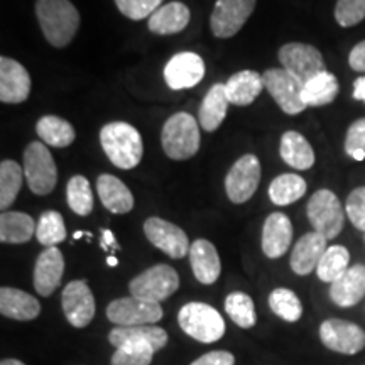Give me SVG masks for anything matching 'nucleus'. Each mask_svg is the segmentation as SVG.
Returning <instances> with one entry per match:
<instances>
[{
    "instance_id": "f257e3e1",
    "label": "nucleus",
    "mask_w": 365,
    "mask_h": 365,
    "mask_svg": "<svg viewBox=\"0 0 365 365\" xmlns=\"http://www.w3.org/2000/svg\"><path fill=\"white\" fill-rule=\"evenodd\" d=\"M41 31L54 48H65L80 27V12L70 0H38L36 2Z\"/></svg>"
},
{
    "instance_id": "f03ea898",
    "label": "nucleus",
    "mask_w": 365,
    "mask_h": 365,
    "mask_svg": "<svg viewBox=\"0 0 365 365\" xmlns=\"http://www.w3.org/2000/svg\"><path fill=\"white\" fill-rule=\"evenodd\" d=\"M100 144L113 166L120 170H132L143 159V137L127 122H110L103 125L100 130Z\"/></svg>"
},
{
    "instance_id": "7ed1b4c3",
    "label": "nucleus",
    "mask_w": 365,
    "mask_h": 365,
    "mask_svg": "<svg viewBox=\"0 0 365 365\" xmlns=\"http://www.w3.org/2000/svg\"><path fill=\"white\" fill-rule=\"evenodd\" d=\"M161 144L170 159L186 161L200 149V127L188 112H178L166 120L161 132Z\"/></svg>"
},
{
    "instance_id": "20e7f679",
    "label": "nucleus",
    "mask_w": 365,
    "mask_h": 365,
    "mask_svg": "<svg viewBox=\"0 0 365 365\" xmlns=\"http://www.w3.org/2000/svg\"><path fill=\"white\" fill-rule=\"evenodd\" d=\"M181 330L202 344H213L225 333V322L215 308L205 303H188L178 313Z\"/></svg>"
},
{
    "instance_id": "39448f33",
    "label": "nucleus",
    "mask_w": 365,
    "mask_h": 365,
    "mask_svg": "<svg viewBox=\"0 0 365 365\" xmlns=\"http://www.w3.org/2000/svg\"><path fill=\"white\" fill-rule=\"evenodd\" d=\"M180 287V276L168 264H158L149 267L129 282L130 296L134 298L150 301V303H161L175 294Z\"/></svg>"
},
{
    "instance_id": "423d86ee",
    "label": "nucleus",
    "mask_w": 365,
    "mask_h": 365,
    "mask_svg": "<svg viewBox=\"0 0 365 365\" xmlns=\"http://www.w3.org/2000/svg\"><path fill=\"white\" fill-rule=\"evenodd\" d=\"M24 176L34 195L44 196L54 190L58 182L56 163L43 143H31L24 150Z\"/></svg>"
},
{
    "instance_id": "0eeeda50",
    "label": "nucleus",
    "mask_w": 365,
    "mask_h": 365,
    "mask_svg": "<svg viewBox=\"0 0 365 365\" xmlns=\"http://www.w3.org/2000/svg\"><path fill=\"white\" fill-rule=\"evenodd\" d=\"M307 213L314 232L322 234L327 240L339 237L341 228H344V207H341L339 196L330 190H318L309 198Z\"/></svg>"
},
{
    "instance_id": "6e6552de",
    "label": "nucleus",
    "mask_w": 365,
    "mask_h": 365,
    "mask_svg": "<svg viewBox=\"0 0 365 365\" xmlns=\"http://www.w3.org/2000/svg\"><path fill=\"white\" fill-rule=\"evenodd\" d=\"M264 88H266L274 102L281 107V110L289 115H296L307 108L303 102V83L296 80L291 73H287L284 68H271L266 70L262 75Z\"/></svg>"
},
{
    "instance_id": "1a4fd4ad",
    "label": "nucleus",
    "mask_w": 365,
    "mask_h": 365,
    "mask_svg": "<svg viewBox=\"0 0 365 365\" xmlns=\"http://www.w3.org/2000/svg\"><path fill=\"white\" fill-rule=\"evenodd\" d=\"M279 63L287 73L307 83L319 73H325L327 66L323 61L322 53L312 44L304 43H289L279 49Z\"/></svg>"
},
{
    "instance_id": "9d476101",
    "label": "nucleus",
    "mask_w": 365,
    "mask_h": 365,
    "mask_svg": "<svg viewBox=\"0 0 365 365\" xmlns=\"http://www.w3.org/2000/svg\"><path fill=\"white\" fill-rule=\"evenodd\" d=\"M261 182V163L254 154L237 159L225 178V190L232 203H245L252 198Z\"/></svg>"
},
{
    "instance_id": "9b49d317",
    "label": "nucleus",
    "mask_w": 365,
    "mask_h": 365,
    "mask_svg": "<svg viewBox=\"0 0 365 365\" xmlns=\"http://www.w3.org/2000/svg\"><path fill=\"white\" fill-rule=\"evenodd\" d=\"M107 318L117 327H148L163 318V308L159 303L129 296L112 301L107 307Z\"/></svg>"
},
{
    "instance_id": "f8f14e48",
    "label": "nucleus",
    "mask_w": 365,
    "mask_h": 365,
    "mask_svg": "<svg viewBox=\"0 0 365 365\" xmlns=\"http://www.w3.org/2000/svg\"><path fill=\"white\" fill-rule=\"evenodd\" d=\"M257 0H217L210 27L217 38L227 39L235 36L252 16Z\"/></svg>"
},
{
    "instance_id": "ddd939ff",
    "label": "nucleus",
    "mask_w": 365,
    "mask_h": 365,
    "mask_svg": "<svg viewBox=\"0 0 365 365\" xmlns=\"http://www.w3.org/2000/svg\"><path fill=\"white\" fill-rule=\"evenodd\" d=\"M319 339L333 352L355 355L365 349V331L355 323L331 318L319 327Z\"/></svg>"
},
{
    "instance_id": "4468645a",
    "label": "nucleus",
    "mask_w": 365,
    "mask_h": 365,
    "mask_svg": "<svg viewBox=\"0 0 365 365\" xmlns=\"http://www.w3.org/2000/svg\"><path fill=\"white\" fill-rule=\"evenodd\" d=\"M144 234L154 247L163 250L171 259H181L186 254H190L191 244L188 235L175 223L158 217H150L144 223Z\"/></svg>"
},
{
    "instance_id": "2eb2a0df",
    "label": "nucleus",
    "mask_w": 365,
    "mask_h": 365,
    "mask_svg": "<svg viewBox=\"0 0 365 365\" xmlns=\"http://www.w3.org/2000/svg\"><path fill=\"white\" fill-rule=\"evenodd\" d=\"M205 61L196 53H178L164 68V80L171 90L193 88L203 80Z\"/></svg>"
},
{
    "instance_id": "dca6fc26",
    "label": "nucleus",
    "mask_w": 365,
    "mask_h": 365,
    "mask_svg": "<svg viewBox=\"0 0 365 365\" xmlns=\"http://www.w3.org/2000/svg\"><path fill=\"white\" fill-rule=\"evenodd\" d=\"M63 312L75 328H85L95 317V298L85 281H71L63 289Z\"/></svg>"
},
{
    "instance_id": "f3484780",
    "label": "nucleus",
    "mask_w": 365,
    "mask_h": 365,
    "mask_svg": "<svg viewBox=\"0 0 365 365\" xmlns=\"http://www.w3.org/2000/svg\"><path fill=\"white\" fill-rule=\"evenodd\" d=\"M31 76L16 59L0 58V100L2 103H22L29 98Z\"/></svg>"
},
{
    "instance_id": "a211bd4d",
    "label": "nucleus",
    "mask_w": 365,
    "mask_h": 365,
    "mask_svg": "<svg viewBox=\"0 0 365 365\" xmlns=\"http://www.w3.org/2000/svg\"><path fill=\"white\" fill-rule=\"evenodd\" d=\"M65 272V257L58 247H46L34 266V289L41 296H51Z\"/></svg>"
},
{
    "instance_id": "6ab92c4d",
    "label": "nucleus",
    "mask_w": 365,
    "mask_h": 365,
    "mask_svg": "<svg viewBox=\"0 0 365 365\" xmlns=\"http://www.w3.org/2000/svg\"><path fill=\"white\" fill-rule=\"evenodd\" d=\"M108 340L115 349L120 346H143L154 352L168 344L166 330L159 327H115L108 333Z\"/></svg>"
},
{
    "instance_id": "aec40b11",
    "label": "nucleus",
    "mask_w": 365,
    "mask_h": 365,
    "mask_svg": "<svg viewBox=\"0 0 365 365\" xmlns=\"http://www.w3.org/2000/svg\"><path fill=\"white\" fill-rule=\"evenodd\" d=\"M293 240V225L284 213H271L262 227V252L269 259H279L287 252Z\"/></svg>"
},
{
    "instance_id": "412c9836",
    "label": "nucleus",
    "mask_w": 365,
    "mask_h": 365,
    "mask_svg": "<svg viewBox=\"0 0 365 365\" xmlns=\"http://www.w3.org/2000/svg\"><path fill=\"white\" fill-rule=\"evenodd\" d=\"M327 249V239L322 234H318V232L304 234L296 242L293 252H291V269L298 276H308L309 272L317 271Z\"/></svg>"
},
{
    "instance_id": "4be33fe9",
    "label": "nucleus",
    "mask_w": 365,
    "mask_h": 365,
    "mask_svg": "<svg viewBox=\"0 0 365 365\" xmlns=\"http://www.w3.org/2000/svg\"><path fill=\"white\" fill-rule=\"evenodd\" d=\"M365 296V266L355 264L330 287V298L336 307L350 308L359 304Z\"/></svg>"
},
{
    "instance_id": "5701e85b",
    "label": "nucleus",
    "mask_w": 365,
    "mask_h": 365,
    "mask_svg": "<svg viewBox=\"0 0 365 365\" xmlns=\"http://www.w3.org/2000/svg\"><path fill=\"white\" fill-rule=\"evenodd\" d=\"M188 255L195 277L202 284H213L220 277V257H218L215 245L212 242L205 239L195 240L191 244Z\"/></svg>"
},
{
    "instance_id": "b1692460",
    "label": "nucleus",
    "mask_w": 365,
    "mask_h": 365,
    "mask_svg": "<svg viewBox=\"0 0 365 365\" xmlns=\"http://www.w3.org/2000/svg\"><path fill=\"white\" fill-rule=\"evenodd\" d=\"M0 313L4 317L17 319V322H29L39 317V301L26 291L16 287H2L0 289Z\"/></svg>"
},
{
    "instance_id": "393cba45",
    "label": "nucleus",
    "mask_w": 365,
    "mask_h": 365,
    "mask_svg": "<svg viewBox=\"0 0 365 365\" xmlns=\"http://www.w3.org/2000/svg\"><path fill=\"white\" fill-rule=\"evenodd\" d=\"M191 19L190 9L181 2L164 4L158 9L153 16L149 17L148 27L150 33L159 36L178 34L182 29H186Z\"/></svg>"
},
{
    "instance_id": "a878e982",
    "label": "nucleus",
    "mask_w": 365,
    "mask_h": 365,
    "mask_svg": "<svg viewBox=\"0 0 365 365\" xmlns=\"http://www.w3.org/2000/svg\"><path fill=\"white\" fill-rule=\"evenodd\" d=\"M97 191L102 205L108 212L117 213H129L134 208V196L132 191L120 181L118 178L112 175H100L97 180Z\"/></svg>"
},
{
    "instance_id": "bb28decb",
    "label": "nucleus",
    "mask_w": 365,
    "mask_h": 365,
    "mask_svg": "<svg viewBox=\"0 0 365 365\" xmlns=\"http://www.w3.org/2000/svg\"><path fill=\"white\" fill-rule=\"evenodd\" d=\"M264 90V80L261 73L254 70H244L232 75L225 83L228 102L245 107L250 105Z\"/></svg>"
},
{
    "instance_id": "cd10ccee",
    "label": "nucleus",
    "mask_w": 365,
    "mask_h": 365,
    "mask_svg": "<svg viewBox=\"0 0 365 365\" xmlns=\"http://www.w3.org/2000/svg\"><path fill=\"white\" fill-rule=\"evenodd\" d=\"M230 102L227 98L225 85L217 83L208 90L205 95L202 105L198 110V122L207 132H215L222 122L225 120L227 108Z\"/></svg>"
},
{
    "instance_id": "c85d7f7f",
    "label": "nucleus",
    "mask_w": 365,
    "mask_h": 365,
    "mask_svg": "<svg viewBox=\"0 0 365 365\" xmlns=\"http://www.w3.org/2000/svg\"><path fill=\"white\" fill-rule=\"evenodd\" d=\"M279 153L282 161L294 170H309L314 164V150L312 144L296 130H287L282 134Z\"/></svg>"
},
{
    "instance_id": "c756f323",
    "label": "nucleus",
    "mask_w": 365,
    "mask_h": 365,
    "mask_svg": "<svg viewBox=\"0 0 365 365\" xmlns=\"http://www.w3.org/2000/svg\"><path fill=\"white\" fill-rule=\"evenodd\" d=\"M33 217L22 212H4L0 215V240L4 244H26L36 230Z\"/></svg>"
},
{
    "instance_id": "7c9ffc66",
    "label": "nucleus",
    "mask_w": 365,
    "mask_h": 365,
    "mask_svg": "<svg viewBox=\"0 0 365 365\" xmlns=\"http://www.w3.org/2000/svg\"><path fill=\"white\" fill-rule=\"evenodd\" d=\"M340 85L336 76L330 71L319 73L303 86V102L307 107H323L331 103L339 95Z\"/></svg>"
},
{
    "instance_id": "2f4dec72",
    "label": "nucleus",
    "mask_w": 365,
    "mask_h": 365,
    "mask_svg": "<svg viewBox=\"0 0 365 365\" xmlns=\"http://www.w3.org/2000/svg\"><path fill=\"white\" fill-rule=\"evenodd\" d=\"M36 132H38L41 140L51 148H68L76 137L70 122L56 115L41 117L36 124Z\"/></svg>"
},
{
    "instance_id": "473e14b6",
    "label": "nucleus",
    "mask_w": 365,
    "mask_h": 365,
    "mask_svg": "<svg viewBox=\"0 0 365 365\" xmlns=\"http://www.w3.org/2000/svg\"><path fill=\"white\" fill-rule=\"evenodd\" d=\"M307 193V181L298 175H281L269 185V198L277 207L298 202Z\"/></svg>"
},
{
    "instance_id": "72a5a7b5",
    "label": "nucleus",
    "mask_w": 365,
    "mask_h": 365,
    "mask_svg": "<svg viewBox=\"0 0 365 365\" xmlns=\"http://www.w3.org/2000/svg\"><path fill=\"white\" fill-rule=\"evenodd\" d=\"M350 254L344 245H331L323 254L322 261H319L317 267L318 277L323 282H330L333 284L336 279H340L344 274L349 271Z\"/></svg>"
},
{
    "instance_id": "f704fd0d",
    "label": "nucleus",
    "mask_w": 365,
    "mask_h": 365,
    "mask_svg": "<svg viewBox=\"0 0 365 365\" xmlns=\"http://www.w3.org/2000/svg\"><path fill=\"white\" fill-rule=\"evenodd\" d=\"M24 170L12 159H6L0 164V208L6 212L16 202L22 186Z\"/></svg>"
},
{
    "instance_id": "c9c22d12",
    "label": "nucleus",
    "mask_w": 365,
    "mask_h": 365,
    "mask_svg": "<svg viewBox=\"0 0 365 365\" xmlns=\"http://www.w3.org/2000/svg\"><path fill=\"white\" fill-rule=\"evenodd\" d=\"M66 202L76 215L86 217L93 210V193L85 176H73L66 186Z\"/></svg>"
},
{
    "instance_id": "e433bc0d",
    "label": "nucleus",
    "mask_w": 365,
    "mask_h": 365,
    "mask_svg": "<svg viewBox=\"0 0 365 365\" xmlns=\"http://www.w3.org/2000/svg\"><path fill=\"white\" fill-rule=\"evenodd\" d=\"M36 237L39 244L46 247H56V244L66 239V227L61 213L49 210L39 217L38 227H36Z\"/></svg>"
},
{
    "instance_id": "4c0bfd02",
    "label": "nucleus",
    "mask_w": 365,
    "mask_h": 365,
    "mask_svg": "<svg viewBox=\"0 0 365 365\" xmlns=\"http://www.w3.org/2000/svg\"><path fill=\"white\" fill-rule=\"evenodd\" d=\"M269 307H271L274 314H277V317L289 323L298 322L301 314H303L299 298L286 287H277V289L272 291L271 296H269Z\"/></svg>"
},
{
    "instance_id": "58836bf2",
    "label": "nucleus",
    "mask_w": 365,
    "mask_h": 365,
    "mask_svg": "<svg viewBox=\"0 0 365 365\" xmlns=\"http://www.w3.org/2000/svg\"><path fill=\"white\" fill-rule=\"evenodd\" d=\"M225 312L240 328H252L257 322L254 301L245 293H232L225 299Z\"/></svg>"
},
{
    "instance_id": "ea45409f",
    "label": "nucleus",
    "mask_w": 365,
    "mask_h": 365,
    "mask_svg": "<svg viewBox=\"0 0 365 365\" xmlns=\"http://www.w3.org/2000/svg\"><path fill=\"white\" fill-rule=\"evenodd\" d=\"M115 6L130 21H143L163 6V0H115Z\"/></svg>"
},
{
    "instance_id": "a19ab883",
    "label": "nucleus",
    "mask_w": 365,
    "mask_h": 365,
    "mask_svg": "<svg viewBox=\"0 0 365 365\" xmlns=\"http://www.w3.org/2000/svg\"><path fill=\"white\" fill-rule=\"evenodd\" d=\"M335 19L341 27L357 26L365 19V0H339Z\"/></svg>"
},
{
    "instance_id": "79ce46f5",
    "label": "nucleus",
    "mask_w": 365,
    "mask_h": 365,
    "mask_svg": "<svg viewBox=\"0 0 365 365\" xmlns=\"http://www.w3.org/2000/svg\"><path fill=\"white\" fill-rule=\"evenodd\" d=\"M154 354V350L143 346H120L113 352L110 365H150Z\"/></svg>"
},
{
    "instance_id": "37998d69",
    "label": "nucleus",
    "mask_w": 365,
    "mask_h": 365,
    "mask_svg": "<svg viewBox=\"0 0 365 365\" xmlns=\"http://www.w3.org/2000/svg\"><path fill=\"white\" fill-rule=\"evenodd\" d=\"M346 217L350 218L352 225L359 230L365 232V186L355 188L349 195L345 205Z\"/></svg>"
},
{
    "instance_id": "c03bdc74",
    "label": "nucleus",
    "mask_w": 365,
    "mask_h": 365,
    "mask_svg": "<svg viewBox=\"0 0 365 365\" xmlns=\"http://www.w3.org/2000/svg\"><path fill=\"white\" fill-rule=\"evenodd\" d=\"M345 153L350 158L355 153H365V118H359L349 127L345 137Z\"/></svg>"
},
{
    "instance_id": "a18cd8bd",
    "label": "nucleus",
    "mask_w": 365,
    "mask_h": 365,
    "mask_svg": "<svg viewBox=\"0 0 365 365\" xmlns=\"http://www.w3.org/2000/svg\"><path fill=\"white\" fill-rule=\"evenodd\" d=\"M235 357L225 350H217V352H210L196 359L191 365H234Z\"/></svg>"
},
{
    "instance_id": "49530a36",
    "label": "nucleus",
    "mask_w": 365,
    "mask_h": 365,
    "mask_svg": "<svg viewBox=\"0 0 365 365\" xmlns=\"http://www.w3.org/2000/svg\"><path fill=\"white\" fill-rule=\"evenodd\" d=\"M349 65L354 71L365 73V41L359 43L355 48L350 51L349 56Z\"/></svg>"
},
{
    "instance_id": "de8ad7c7",
    "label": "nucleus",
    "mask_w": 365,
    "mask_h": 365,
    "mask_svg": "<svg viewBox=\"0 0 365 365\" xmlns=\"http://www.w3.org/2000/svg\"><path fill=\"white\" fill-rule=\"evenodd\" d=\"M100 247H102L103 250H108V249L118 250V249H120V247H118V244H117L115 235H113L112 230H108V228H105V230L102 232V242H100Z\"/></svg>"
},
{
    "instance_id": "09e8293b",
    "label": "nucleus",
    "mask_w": 365,
    "mask_h": 365,
    "mask_svg": "<svg viewBox=\"0 0 365 365\" xmlns=\"http://www.w3.org/2000/svg\"><path fill=\"white\" fill-rule=\"evenodd\" d=\"M354 98L365 103V76H360L354 81Z\"/></svg>"
},
{
    "instance_id": "8fccbe9b",
    "label": "nucleus",
    "mask_w": 365,
    "mask_h": 365,
    "mask_svg": "<svg viewBox=\"0 0 365 365\" xmlns=\"http://www.w3.org/2000/svg\"><path fill=\"white\" fill-rule=\"evenodd\" d=\"M0 365H26V364H22L21 360H16V359H6L2 360V364Z\"/></svg>"
},
{
    "instance_id": "3c124183",
    "label": "nucleus",
    "mask_w": 365,
    "mask_h": 365,
    "mask_svg": "<svg viewBox=\"0 0 365 365\" xmlns=\"http://www.w3.org/2000/svg\"><path fill=\"white\" fill-rule=\"evenodd\" d=\"M107 264L110 267H115L117 264H118V261H117V257H113V255H110V257H107Z\"/></svg>"
},
{
    "instance_id": "603ef678",
    "label": "nucleus",
    "mask_w": 365,
    "mask_h": 365,
    "mask_svg": "<svg viewBox=\"0 0 365 365\" xmlns=\"http://www.w3.org/2000/svg\"><path fill=\"white\" fill-rule=\"evenodd\" d=\"M83 235H88V234H86V232H81V230H78V232H75V235H73V239L78 240V239H81V237H83Z\"/></svg>"
}]
</instances>
